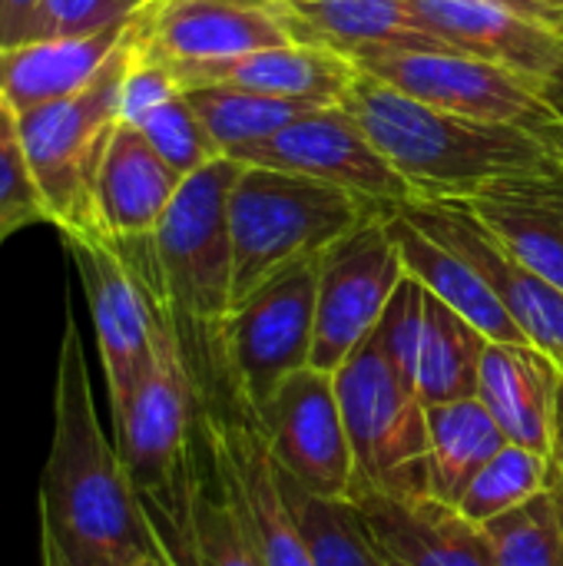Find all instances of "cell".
I'll list each match as a JSON object with an SVG mask.
<instances>
[{
  "label": "cell",
  "instance_id": "cell-1",
  "mask_svg": "<svg viewBox=\"0 0 563 566\" xmlns=\"http://www.w3.org/2000/svg\"><path fill=\"white\" fill-rule=\"evenodd\" d=\"M40 541L70 566H119L139 551H159L119 451L96 418L90 365L70 312L53 378L50 454L40 478Z\"/></svg>",
  "mask_w": 563,
  "mask_h": 566
},
{
  "label": "cell",
  "instance_id": "cell-2",
  "mask_svg": "<svg viewBox=\"0 0 563 566\" xmlns=\"http://www.w3.org/2000/svg\"><path fill=\"white\" fill-rule=\"evenodd\" d=\"M342 106L408 182L411 199H468L501 179L563 176V129L448 113L362 70Z\"/></svg>",
  "mask_w": 563,
  "mask_h": 566
},
{
  "label": "cell",
  "instance_id": "cell-3",
  "mask_svg": "<svg viewBox=\"0 0 563 566\" xmlns=\"http://www.w3.org/2000/svg\"><path fill=\"white\" fill-rule=\"evenodd\" d=\"M116 451L146 524L173 564L186 544L196 464H199V395L173 318L156 335L153 365L126 408L113 418Z\"/></svg>",
  "mask_w": 563,
  "mask_h": 566
},
{
  "label": "cell",
  "instance_id": "cell-4",
  "mask_svg": "<svg viewBox=\"0 0 563 566\" xmlns=\"http://www.w3.org/2000/svg\"><path fill=\"white\" fill-rule=\"evenodd\" d=\"M242 163L219 156L189 172L153 235L116 239L159 292L179 335L212 332L232 308L229 192Z\"/></svg>",
  "mask_w": 563,
  "mask_h": 566
},
{
  "label": "cell",
  "instance_id": "cell-5",
  "mask_svg": "<svg viewBox=\"0 0 563 566\" xmlns=\"http://www.w3.org/2000/svg\"><path fill=\"white\" fill-rule=\"evenodd\" d=\"M378 209H385V202L312 176L242 166L229 192L232 305L282 265L325 252Z\"/></svg>",
  "mask_w": 563,
  "mask_h": 566
},
{
  "label": "cell",
  "instance_id": "cell-6",
  "mask_svg": "<svg viewBox=\"0 0 563 566\" xmlns=\"http://www.w3.org/2000/svg\"><path fill=\"white\" fill-rule=\"evenodd\" d=\"M332 378L352 444V497L428 494L425 401L385 355L375 332L345 358Z\"/></svg>",
  "mask_w": 563,
  "mask_h": 566
},
{
  "label": "cell",
  "instance_id": "cell-7",
  "mask_svg": "<svg viewBox=\"0 0 563 566\" xmlns=\"http://www.w3.org/2000/svg\"><path fill=\"white\" fill-rule=\"evenodd\" d=\"M126 63L129 30L123 46L86 90L17 113L33 182L46 202L50 222L63 235L100 232L93 186L110 133L119 123V86Z\"/></svg>",
  "mask_w": 563,
  "mask_h": 566
},
{
  "label": "cell",
  "instance_id": "cell-8",
  "mask_svg": "<svg viewBox=\"0 0 563 566\" xmlns=\"http://www.w3.org/2000/svg\"><path fill=\"white\" fill-rule=\"evenodd\" d=\"M319 262L322 252L282 265L212 328L216 361L239 405L256 418L279 385L312 361Z\"/></svg>",
  "mask_w": 563,
  "mask_h": 566
},
{
  "label": "cell",
  "instance_id": "cell-9",
  "mask_svg": "<svg viewBox=\"0 0 563 566\" xmlns=\"http://www.w3.org/2000/svg\"><path fill=\"white\" fill-rule=\"evenodd\" d=\"M63 242L83 282V295L96 328L110 411L116 418L149 371L156 335L169 312L153 282L116 239L103 232H83L63 235Z\"/></svg>",
  "mask_w": 563,
  "mask_h": 566
},
{
  "label": "cell",
  "instance_id": "cell-10",
  "mask_svg": "<svg viewBox=\"0 0 563 566\" xmlns=\"http://www.w3.org/2000/svg\"><path fill=\"white\" fill-rule=\"evenodd\" d=\"M392 209L395 206L372 212L322 252L309 361L319 371L335 375L345 365V358L378 328L395 289L408 275L388 222Z\"/></svg>",
  "mask_w": 563,
  "mask_h": 566
},
{
  "label": "cell",
  "instance_id": "cell-11",
  "mask_svg": "<svg viewBox=\"0 0 563 566\" xmlns=\"http://www.w3.org/2000/svg\"><path fill=\"white\" fill-rule=\"evenodd\" d=\"M355 66L398 93L448 113L528 129H563V116L551 106L544 83L481 56L455 50H411L368 56Z\"/></svg>",
  "mask_w": 563,
  "mask_h": 566
},
{
  "label": "cell",
  "instance_id": "cell-12",
  "mask_svg": "<svg viewBox=\"0 0 563 566\" xmlns=\"http://www.w3.org/2000/svg\"><path fill=\"white\" fill-rule=\"evenodd\" d=\"M375 338L398 371L415 385L425 408L478 398L488 338L468 318L435 298L418 279H402L375 328Z\"/></svg>",
  "mask_w": 563,
  "mask_h": 566
},
{
  "label": "cell",
  "instance_id": "cell-13",
  "mask_svg": "<svg viewBox=\"0 0 563 566\" xmlns=\"http://www.w3.org/2000/svg\"><path fill=\"white\" fill-rule=\"evenodd\" d=\"M275 468L305 494L348 501L355 464L335 391V378L319 368L289 375L256 418Z\"/></svg>",
  "mask_w": 563,
  "mask_h": 566
},
{
  "label": "cell",
  "instance_id": "cell-14",
  "mask_svg": "<svg viewBox=\"0 0 563 566\" xmlns=\"http://www.w3.org/2000/svg\"><path fill=\"white\" fill-rule=\"evenodd\" d=\"M292 43L272 0H146L129 17V50L179 73Z\"/></svg>",
  "mask_w": 563,
  "mask_h": 566
},
{
  "label": "cell",
  "instance_id": "cell-15",
  "mask_svg": "<svg viewBox=\"0 0 563 566\" xmlns=\"http://www.w3.org/2000/svg\"><path fill=\"white\" fill-rule=\"evenodd\" d=\"M229 159L242 166H269L312 176L385 206L411 202L408 182L395 172V166L382 156V149L365 136L358 119L342 103L319 106L275 136L232 149Z\"/></svg>",
  "mask_w": 563,
  "mask_h": 566
},
{
  "label": "cell",
  "instance_id": "cell-16",
  "mask_svg": "<svg viewBox=\"0 0 563 566\" xmlns=\"http://www.w3.org/2000/svg\"><path fill=\"white\" fill-rule=\"evenodd\" d=\"M398 212L425 235L468 259L494 285L524 338L544 352L563 375V292L557 285L521 265L458 199H411L402 202Z\"/></svg>",
  "mask_w": 563,
  "mask_h": 566
},
{
  "label": "cell",
  "instance_id": "cell-17",
  "mask_svg": "<svg viewBox=\"0 0 563 566\" xmlns=\"http://www.w3.org/2000/svg\"><path fill=\"white\" fill-rule=\"evenodd\" d=\"M418 20L455 53L511 66L538 83L561 70V33L498 0H408Z\"/></svg>",
  "mask_w": 563,
  "mask_h": 566
},
{
  "label": "cell",
  "instance_id": "cell-18",
  "mask_svg": "<svg viewBox=\"0 0 563 566\" xmlns=\"http://www.w3.org/2000/svg\"><path fill=\"white\" fill-rule=\"evenodd\" d=\"M292 43L322 46L355 63L382 53L451 50L408 0H272Z\"/></svg>",
  "mask_w": 563,
  "mask_h": 566
},
{
  "label": "cell",
  "instance_id": "cell-19",
  "mask_svg": "<svg viewBox=\"0 0 563 566\" xmlns=\"http://www.w3.org/2000/svg\"><path fill=\"white\" fill-rule=\"evenodd\" d=\"M352 504L362 511L378 551L398 566H494V554L481 524H471L458 507L431 494L392 497L358 494Z\"/></svg>",
  "mask_w": 563,
  "mask_h": 566
},
{
  "label": "cell",
  "instance_id": "cell-20",
  "mask_svg": "<svg viewBox=\"0 0 563 566\" xmlns=\"http://www.w3.org/2000/svg\"><path fill=\"white\" fill-rule=\"evenodd\" d=\"M355 76H358L355 60L309 43H279L229 60L196 63L173 73L183 93L196 86H239L279 99L312 103V106L342 103Z\"/></svg>",
  "mask_w": 563,
  "mask_h": 566
},
{
  "label": "cell",
  "instance_id": "cell-21",
  "mask_svg": "<svg viewBox=\"0 0 563 566\" xmlns=\"http://www.w3.org/2000/svg\"><path fill=\"white\" fill-rule=\"evenodd\" d=\"M129 17L86 33H53L0 46V96L17 113H27L86 90L123 46Z\"/></svg>",
  "mask_w": 563,
  "mask_h": 566
},
{
  "label": "cell",
  "instance_id": "cell-22",
  "mask_svg": "<svg viewBox=\"0 0 563 566\" xmlns=\"http://www.w3.org/2000/svg\"><path fill=\"white\" fill-rule=\"evenodd\" d=\"M179 186L183 176L149 146V139L136 126L116 123L93 186L100 232L110 239L153 235Z\"/></svg>",
  "mask_w": 563,
  "mask_h": 566
},
{
  "label": "cell",
  "instance_id": "cell-23",
  "mask_svg": "<svg viewBox=\"0 0 563 566\" xmlns=\"http://www.w3.org/2000/svg\"><path fill=\"white\" fill-rule=\"evenodd\" d=\"M458 202H465L521 265L563 292V176L501 179Z\"/></svg>",
  "mask_w": 563,
  "mask_h": 566
},
{
  "label": "cell",
  "instance_id": "cell-24",
  "mask_svg": "<svg viewBox=\"0 0 563 566\" xmlns=\"http://www.w3.org/2000/svg\"><path fill=\"white\" fill-rule=\"evenodd\" d=\"M561 381V368L534 345L488 342L478 375V398L511 444L551 458Z\"/></svg>",
  "mask_w": 563,
  "mask_h": 566
},
{
  "label": "cell",
  "instance_id": "cell-25",
  "mask_svg": "<svg viewBox=\"0 0 563 566\" xmlns=\"http://www.w3.org/2000/svg\"><path fill=\"white\" fill-rule=\"evenodd\" d=\"M388 222L398 239L405 272L411 279H418L435 298H441L448 308H455L461 318H468L488 342L531 345L524 338V332L518 328V322L511 318L501 295L494 292V285L468 259H461L458 252H451L448 245L435 242L418 226H411L398 212V206L392 209Z\"/></svg>",
  "mask_w": 563,
  "mask_h": 566
},
{
  "label": "cell",
  "instance_id": "cell-26",
  "mask_svg": "<svg viewBox=\"0 0 563 566\" xmlns=\"http://www.w3.org/2000/svg\"><path fill=\"white\" fill-rule=\"evenodd\" d=\"M173 566H265L246 524L232 478L199 421V464L186 544Z\"/></svg>",
  "mask_w": 563,
  "mask_h": 566
},
{
  "label": "cell",
  "instance_id": "cell-27",
  "mask_svg": "<svg viewBox=\"0 0 563 566\" xmlns=\"http://www.w3.org/2000/svg\"><path fill=\"white\" fill-rule=\"evenodd\" d=\"M428 421V494L458 504L475 474L508 444L481 398L425 408Z\"/></svg>",
  "mask_w": 563,
  "mask_h": 566
},
{
  "label": "cell",
  "instance_id": "cell-28",
  "mask_svg": "<svg viewBox=\"0 0 563 566\" xmlns=\"http://www.w3.org/2000/svg\"><path fill=\"white\" fill-rule=\"evenodd\" d=\"M186 99L199 113L202 126L209 129L222 156H229L239 146L269 139L289 123H295L299 116L319 109L312 103L279 99V96H265V93H252L239 86H196V90H186Z\"/></svg>",
  "mask_w": 563,
  "mask_h": 566
},
{
  "label": "cell",
  "instance_id": "cell-29",
  "mask_svg": "<svg viewBox=\"0 0 563 566\" xmlns=\"http://www.w3.org/2000/svg\"><path fill=\"white\" fill-rule=\"evenodd\" d=\"M481 527L494 566H563V494L554 481Z\"/></svg>",
  "mask_w": 563,
  "mask_h": 566
},
{
  "label": "cell",
  "instance_id": "cell-30",
  "mask_svg": "<svg viewBox=\"0 0 563 566\" xmlns=\"http://www.w3.org/2000/svg\"><path fill=\"white\" fill-rule=\"evenodd\" d=\"M285 488H289L295 517L309 537L315 566H388L362 511L352 501L312 497V494L299 491L289 478H285Z\"/></svg>",
  "mask_w": 563,
  "mask_h": 566
},
{
  "label": "cell",
  "instance_id": "cell-31",
  "mask_svg": "<svg viewBox=\"0 0 563 566\" xmlns=\"http://www.w3.org/2000/svg\"><path fill=\"white\" fill-rule=\"evenodd\" d=\"M551 484V458L521 444H504L468 484L461 501L455 504L461 517L471 524H488L504 511L531 501Z\"/></svg>",
  "mask_w": 563,
  "mask_h": 566
},
{
  "label": "cell",
  "instance_id": "cell-32",
  "mask_svg": "<svg viewBox=\"0 0 563 566\" xmlns=\"http://www.w3.org/2000/svg\"><path fill=\"white\" fill-rule=\"evenodd\" d=\"M37 222H50V212L23 153L20 116L0 96V242Z\"/></svg>",
  "mask_w": 563,
  "mask_h": 566
},
{
  "label": "cell",
  "instance_id": "cell-33",
  "mask_svg": "<svg viewBox=\"0 0 563 566\" xmlns=\"http://www.w3.org/2000/svg\"><path fill=\"white\" fill-rule=\"evenodd\" d=\"M136 129L149 139V146L183 179L189 172L202 169L206 163H212V159L222 156V149L216 146V139L202 126V119L192 109V103L186 99V93H179V96L166 99L163 106H156L143 123H136Z\"/></svg>",
  "mask_w": 563,
  "mask_h": 566
},
{
  "label": "cell",
  "instance_id": "cell-34",
  "mask_svg": "<svg viewBox=\"0 0 563 566\" xmlns=\"http://www.w3.org/2000/svg\"><path fill=\"white\" fill-rule=\"evenodd\" d=\"M179 83L173 80V73L159 63L139 60L129 50V63L123 73V86H119V123H143L156 106H163L166 99L179 96Z\"/></svg>",
  "mask_w": 563,
  "mask_h": 566
},
{
  "label": "cell",
  "instance_id": "cell-35",
  "mask_svg": "<svg viewBox=\"0 0 563 566\" xmlns=\"http://www.w3.org/2000/svg\"><path fill=\"white\" fill-rule=\"evenodd\" d=\"M146 0H43L40 36L86 33L136 13Z\"/></svg>",
  "mask_w": 563,
  "mask_h": 566
},
{
  "label": "cell",
  "instance_id": "cell-36",
  "mask_svg": "<svg viewBox=\"0 0 563 566\" xmlns=\"http://www.w3.org/2000/svg\"><path fill=\"white\" fill-rule=\"evenodd\" d=\"M498 3H504L538 23H548L554 30L563 23V0H498Z\"/></svg>",
  "mask_w": 563,
  "mask_h": 566
},
{
  "label": "cell",
  "instance_id": "cell-37",
  "mask_svg": "<svg viewBox=\"0 0 563 566\" xmlns=\"http://www.w3.org/2000/svg\"><path fill=\"white\" fill-rule=\"evenodd\" d=\"M551 481L563 494V381L557 391V418H554V451H551Z\"/></svg>",
  "mask_w": 563,
  "mask_h": 566
},
{
  "label": "cell",
  "instance_id": "cell-38",
  "mask_svg": "<svg viewBox=\"0 0 563 566\" xmlns=\"http://www.w3.org/2000/svg\"><path fill=\"white\" fill-rule=\"evenodd\" d=\"M557 33H561V50H563V23L557 27ZM544 93H548V99H551V106L557 109L563 116V60H561V70L554 73V80L544 86Z\"/></svg>",
  "mask_w": 563,
  "mask_h": 566
},
{
  "label": "cell",
  "instance_id": "cell-39",
  "mask_svg": "<svg viewBox=\"0 0 563 566\" xmlns=\"http://www.w3.org/2000/svg\"><path fill=\"white\" fill-rule=\"evenodd\" d=\"M119 566H173V564L163 557V551H139V554L126 557Z\"/></svg>",
  "mask_w": 563,
  "mask_h": 566
},
{
  "label": "cell",
  "instance_id": "cell-40",
  "mask_svg": "<svg viewBox=\"0 0 563 566\" xmlns=\"http://www.w3.org/2000/svg\"><path fill=\"white\" fill-rule=\"evenodd\" d=\"M40 564L43 566H70L66 560H63V557H60V554H56V551H53V547H50V544H46V541H40Z\"/></svg>",
  "mask_w": 563,
  "mask_h": 566
},
{
  "label": "cell",
  "instance_id": "cell-41",
  "mask_svg": "<svg viewBox=\"0 0 563 566\" xmlns=\"http://www.w3.org/2000/svg\"><path fill=\"white\" fill-rule=\"evenodd\" d=\"M388 566H398V564H392V560H388Z\"/></svg>",
  "mask_w": 563,
  "mask_h": 566
}]
</instances>
